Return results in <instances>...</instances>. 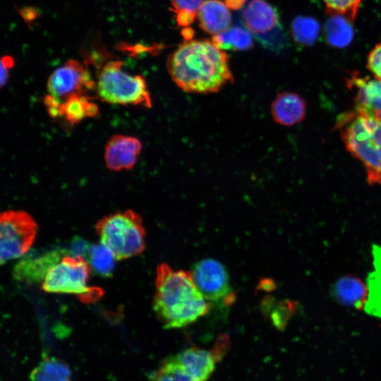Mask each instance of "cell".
Here are the masks:
<instances>
[{
  "label": "cell",
  "instance_id": "6da1fadb",
  "mask_svg": "<svg viewBox=\"0 0 381 381\" xmlns=\"http://www.w3.org/2000/svg\"><path fill=\"white\" fill-rule=\"evenodd\" d=\"M167 69L174 82L190 93H214L234 79L226 54L206 40L181 44L169 56Z\"/></svg>",
  "mask_w": 381,
  "mask_h": 381
},
{
  "label": "cell",
  "instance_id": "7a4b0ae2",
  "mask_svg": "<svg viewBox=\"0 0 381 381\" xmlns=\"http://www.w3.org/2000/svg\"><path fill=\"white\" fill-rule=\"evenodd\" d=\"M153 310L164 327L176 329L207 315L210 303L197 287L190 272L174 270L162 263L156 272Z\"/></svg>",
  "mask_w": 381,
  "mask_h": 381
},
{
  "label": "cell",
  "instance_id": "3957f363",
  "mask_svg": "<svg viewBox=\"0 0 381 381\" xmlns=\"http://www.w3.org/2000/svg\"><path fill=\"white\" fill-rule=\"evenodd\" d=\"M334 128L363 165L368 183L381 186V116L354 108L339 114Z\"/></svg>",
  "mask_w": 381,
  "mask_h": 381
},
{
  "label": "cell",
  "instance_id": "277c9868",
  "mask_svg": "<svg viewBox=\"0 0 381 381\" xmlns=\"http://www.w3.org/2000/svg\"><path fill=\"white\" fill-rule=\"evenodd\" d=\"M100 242L107 246L116 260L127 259L143 253L145 231L140 215L131 210L101 219L96 225Z\"/></svg>",
  "mask_w": 381,
  "mask_h": 381
},
{
  "label": "cell",
  "instance_id": "5b68a950",
  "mask_svg": "<svg viewBox=\"0 0 381 381\" xmlns=\"http://www.w3.org/2000/svg\"><path fill=\"white\" fill-rule=\"evenodd\" d=\"M122 67L121 61H110L104 65L96 83L99 98L111 104L151 107L152 100L145 78L131 75Z\"/></svg>",
  "mask_w": 381,
  "mask_h": 381
},
{
  "label": "cell",
  "instance_id": "8992f818",
  "mask_svg": "<svg viewBox=\"0 0 381 381\" xmlns=\"http://www.w3.org/2000/svg\"><path fill=\"white\" fill-rule=\"evenodd\" d=\"M90 272L91 267L84 258L65 255L49 270L42 289L47 293L74 294L84 303L92 302L102 291L88 286Z\"/></svg>",
  "mask_w": 381,
  "mask_h": 381
},
{
  "label": "cell",
  "instance_id": "52a82bcc",
  "mask_svg": "<svg viewBox=\"0 0 381 381\" xmlns=\"http://www.w3.org/2000/svg\"><path fill=\"white\" fill-rule=\"evenodd\" d=\"M236 17L265 48L282 51L287 37L274 7L265 0H248Z\"/></svg>",
  "mask_w": 381,
  "mask_h": 381
},
{
  "label": "cell",
  "instance_id": "ba28073f",
  "mask_svg": "<svg viewBox=\"0 0 381 381\" xmlns=\"http://www.w3.org/2000/svg\"><path fill=\"white\" fill-rule=\"evenodd\" d=\"M37 232L33 218L22 210H7L0 217L1 264L25 255Z\"/></svg>",
  "mask_w": 381,
  "mask_h": 381
},
{
  "label": "cell",
  "instance_id": "9c48e42d",
  "mask_svg": "<svg viewBox=\"0 0 381 381\" xmlns=\"http://www.w3.org/2000/svg\"><path fill=\"white\" fill-rule=\"evenodd\" d=\"M95 87L96 83L88 70L75 59H70L55 69L47 83V95L60 104L71 96L85 95Z\"/></svg>",
  "mask_w": 381,
  "mask_h": 381
},
{
  "label": "cell",
  "instance_id": "30bf717a",
  "mask_svg": "<svg viewBox=\"0 0 381 381\" xmlns=\"http://www.w3.org/2000/svg\"><path fill=\"white\" fill-rule=\"evenodd\" d=\"M190 273L197 287L210 303L231 305L235 300L228 272L218 260H200L193 265Z\"/></svg>",
  "mask_w": 381,
  "mask_h": 381
},
{
  "label": "cell",
  "instance_id": "8fae6325",
  "mask_svg": "<svg viewBox=\"0 0 381 381\" xmlns=\"http://www.w3.org/2000/svg\"><path fill=\"white\" fill-rule=\"evenodd\" d=\"M229 344V337L224 334L217 339L212 350L193 346L174 356L191 381H207Z\"/></svg>",
  "mask_w": 381,
  "mask_h": 381
},
{
  "label": "cell",
  "instance_id": "7c38bea8",
  "mask_svg": "<svg viewBox=\"0 0 381 381\" xmlns=\"http://www.w3.org/2000/svg\"><path fill=\"white\" fill-rule=\"evenodd\" d=\"M142 147V143L135 137L124 135L111 136L104 149L107 167L114 171L131 169L137 162Z\"/></svg>",
  "mask_w": 381,
  "mask_h": 381
},
{
  "label": "cell",
  "instance_id": "4fadbf2b",
  "mask_svg": "<svg viewBox=\"0 0 381 381\" xmlns=\"http://www.w3.org/2000/svg\"><path fill=\"white\" fill-rule=\"evenodd\" d=\"M346 85L354 94L356 109L381 116V80L351 73Z\"/></svg>",
  "mask_w": 381,
  "mask_h": 381
},
{
  "label": "cell",
  "instance_id": "5bb4252c",
  "mask_svg": "<svg viewBox=\"0 0 381 381\" xmlns=\"http://www.w3.org/2000/svg\"><path fill=\"white\" fill-rule=\"evenodd\" d=\"M65 250L57 249L38 255L26 256L16 265L15 278L27 282H42L49 270L66 254Z\"/></svg>",
  "mask_w": 381,
  "mask_h": 381
},
{
  "label": "cell",
  "instance_id": "9a60e30c",
  "mask_svg": "<svg viewBox=\"0 0 381 381\" xmlns=\"http://www.w3.org/2000/svg\"><path fill=\"white\" fill-rule=\"evenodd\" d=\"M306 110L305 99L293 92L279 93L270 107L274 121L284 126H293L301 123L306 117Z\"/></svg>",
  "mask_w": 381,
  "mask_h": 381
},
{
  "label": "cell",
  "instance_id": "2e32d148",
  "mask_svg": "<svg viewBox=\"0 0 381 381\" xmlns=\"http://www.w3.org/2000/svg\"><path fill=\"white\" fill-rule=\"evenodd\" d=\"M201 28L216 35L227 30L232 24V17L226 4L220 0H205L198 13Z\"/></svg>",
  "mask_w": 381,
  "mask_h": 381
},
{
  "label": "cell",
  "instance_id": "e0dca14e",
  "mask_svg": "<svg viewBox=\"0 0 381 381\" xmlns=\"http://www.w3.org/2000/svg\"><path fill=\"white\" fill-rule=\"evenodd\" d=\"M333 296L341 304L360 310L365 306L368 289L359 278L348 275L339 279L333 286Z\"/></svg>",
  "mask_w": 381,
  "mask_h": 381
},
{
  "label": "cell",
  "instance_id": "ac0fdd59",
  "mask_svg": "<svg viewBox=\"0 0 381 381\" xmlns=\"http://www.w3.org/2000/svg\"><path fill=\"white\" fill-rule=\"evenodd\" d=\"M372 253L374 270L367 277L368 296L364 309L368 314L381 318V246L374 245Z\"/></svg>",
  "mask_w": 381,
  "mask_h": 381
},
{
  "label": "cell",
  "instance_id": "d6986e66",
  "mask_svg": "<svg viewBox=\"0 0 381 381\" xmlns=\"http://www.w3.org/2000/svg\"><path fill=\"white\" fill-rule=\"evenodd\" d=\"M97 114V104L85 95L71 96L60 104L59 110V117H63L71 126Z\"/></svg>",
  "mask_w": 381,
  "mask_h": 381
},
{
  "label": "cell",
  "instance_id": "ffe728a7",
  "mask_svg": "<svg viewBox=\"0 0 381 381\" xmlns=\"http://www.w3.org/2000/svg\"><path fill=\"white\" fill-rule=\"evenodd\" d=\"M212 41L222 50H247L253 44V35L236 17L227 30L214 35Z\"/></svg>",
  "mask_w": 381,
  "mask_h": 381
},
{
  "label": "cell",
  "instance_id": "44dd1931",
  "mask_svg": "<svg viewBox=\"0 0 381 381\" xmlns=\"http://www.w3.org/2000/svg\"><path fill=\"white\" fill-rule=\"evenodd\" d=\"M351 22L341 16H330L325 26L328 44L337 48H344L349 45L354 36Z\"/></svg>",
  "mask_w": 381,
  "mask_h": 381
},
{
  "label": "cell",
  "instance_id": "7402d4cb",
  "mask_svg": "<svg viewBox=\"0 0 381 381\" xmlns=\"http://www.w3.org/2000/svg\"><path fill=\"white\" fill-rule=\"evenodd\" d=\"M32 381H71V372L64 361L45 356L33 369Z\"/></svg>",
  "mask_w": 381,
  "mask_h": 381
},
{
  "label": "cell",
  "instance_id": "603a6c76",
  "mask_svg": "<svg viewBox=\"0 0 381 381\" xmlns=\"http://www.w3.org/2000/svg\"><path fill=\"white\" fill-rule=\"evenodd\" d=\"M291 31L297 43L303 46H311L319 37L320 25L313 17L298 16L292 21Z\"/></svg>",
  "mask_w": 381,
  "mask_h": 381
},
{
  "label": "cell",
  "instance_id": "cb8c5ba5",
  "mask_svg": "<svg viewBox=\"0 0 381 381\" xmlns=\"http://www.w3.org/2000/svg\"><path fill=\"white\" fill-rule=\"evenodd\" d=\"M87 255L91 268L97 273L103 277L111 275L116 259L107 246L101 242L91 245Z\"/></svg>",
  "mask_w": 381,
  "mask_h": 381
},
{
  "label": "cell",
  "instance_id": "d4e9b609",
  "mask_svg": "<svg viewBox=\"0 0 381 381\" xmlns=\"http://www.w3.org/2000/svg\"><path fill=\"white\" fill-rule=\"evenodd\" d=\"M176 13L177 23L188 26L193 23L204 0H170Z\"/></svg>",
  "mask_w": 381,
  "mask_h": 381
},
{
  "label": "cell",
  "instance_id": "484cf974",
  "mask_svg": "<svg viewBox=\"0 0 381 381\" xmlns=\"http://www.w3.org/2000/svg\"><path fill=\"white\" fill-rule=\"evenodd\" d=\"M325 11L329 16H341L353 21L357 16L362 0H322Z\"/></svg>",
  "mask_w": 381,
  "mask_h": 381
},
{
  "label": "cell",
  "instance_id": "4316f807",
  "mask_svg": "<svg viewBox=\"0 0 381 381\" xmlns=\"http://www.w3.org/2000/svg\"><path fill=\"white\" fill-rule=\"evenodd\" d=\"M366 66L374 78L381 80V42L376 44L368 54Z\"/></svg>",
  "mask_w": 381,
  "mask_h": 381
},
{
  "label": "cell",
  "instance_id": "83f0119b",
  "mask_svg": "<svg viewBox=\"0 0 381 381\" xmlns=\"http://www.w3.org/2000/svg\"><path fill=\"white\" fill-rule=\"evenodd\" d=\"M90 246L83 239L75 237L73 239L70 249L69 255L74 257H85L87 255Z\"/></svg>",
  "mask_w": 381,
  "mask_h": 381
},
{
  "label": "cell",
  "instance_id": "f1b7e54d",
  "mask_svg": "<svg viewBox=\"0 0 381 381\" xmlns=\"http://www.w3.org/2000/svg\"><path fill=\"white\" fill-rule=\"evenodd\" d=\"M14 61L11 56H4L1 60V86H4L9 78L10 68L13 66Z\"/></svg>",
  "mask_w": 381,
  "mask_h": 381
},
{
  "label": "cell",
  "instance_id": "f546056e",
  "mask_svg": "<svg viewBox=\"0 0 381 381\" xmlns=\"http://www.w3.org/2000/svg\"><path fill=\"white\" fill-rule=\"evenodd\" d=\"M151 379L152 381H175L174 378L160 366L152 375Z\"/></svg>",
  "mask_w": 381,
  "mask_h": 381
},
{
  "label": "cell",
  "instance_id": "4dcf8cb0",
  "mask_svg": "<svg viewBox=\"0 0 381 381\" xmlns=\"http://www.w3.org/2000/svg\"><path fill=\"white\" fill-rule=\"evenodd\" d=\"M248 0H226V4L233 10L242 8Z\"/></svg>",
  "mask_w": 381,
  "mask_h": 381
}]
</instances>
